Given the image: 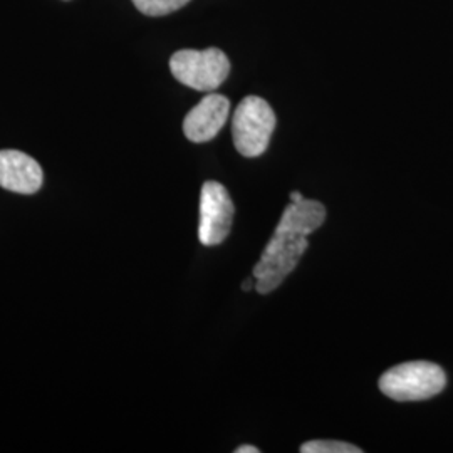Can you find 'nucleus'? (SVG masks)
I'll return each instance as SVG.
<instances>
[{"instance_id": "nucleus-1", "label": "nucleus", "mask_w": 453, "mask_h": 453, "mask_svg": "<svg viewBox=\"0 0 453 453\" xmlns=\"http://www.w3.org/2000/svg\"><path fill=\"white\" fill-rule=\"evenodd\" d=\"M326 209L318 200L291 202L275 226L274 237L264 249L254 267L256 289L260 294L275 291L297 267L308 249V237L323 226Z\"/></svg>"}, {"instance_id": "nucleus-2", "label": "nucleus", "mask_w": 453, "mask_h": 453, "mask_svg": "<svg viewBox=\"0 0 453 453\" xmlns=\"http://www.w3.org/2000/svg\"><path fill=\"white\" fill-rule=\"evenodd\" d=\"M447 385L445 372L434 363L413 361L391 368L380 378V389L395 402H421Z\"/></svg>"}, {"instance_id": "nucleus-3", "label": "nucleus", "mask_w": 453, "mask_h": 453, "mask_svg": "<svg viewBox=\"0 0 453 453\" xmlns=\"http://www.w3.org/2000/svg\"><path fill=\"white\" fill-rule=\"evenodd\" d=\"M274 128L271 104L262 97H243L232 118L234 145L247 158L260 157L267 150Z\"/></svg>"}, {"instance_id": "nucleus-4", "label": "nucleus", "mask_w": 453, "mask_h": 453, "mask_svg": "<svg viewBox=\"0 0 453 453\" xmlns=\"http://www.w3.org/2000/svg\"><path fill=\"white\" fill-rule=\"evenodd\" d=\"M170 71L181 84L211 93L226 81L230 63L220 49H183L172 56Z\"/></svg>"}, {"instance_id": "nucleus-5", "label": "nucleus", "mask_w": 453, "mask_h": 453, "mask_svg": "<svg viewBox=\"0 0 453 453\" xmlns=\"http://www.w3.org/2000/svg\"><path fill=\"white\" fill-rule=\"evenodd\" d=\"M234 203L226 187L219 181H205L200 194L198 239L207 247L224 242L232 228Z\"/></svg>"}, {"instance_id": "nucleus-6", "label": "nucleus", "mask_w": 453, "mask_h": 453, "mask_svg": "<svg viewBox=\"0 0 453 453\" xmlns=\"http://www.w3.org/2000/svg\"><path fill=\"white\" fill-rule=\"evenodd\" d=\"M44 181L41 165L19 150H0V187L14 194L33 195Z\"/></svg>"}, {"instance_id": "nucleus-7", "label": "nucleus", "mask_w": 453, "mask_h": 453, "mask_svg": "<svg viewBox=\"0 0 453 453\" xmlns=\"http://www.w3.org/2000/svg\"><path fill=\"white\" fill-rule=\"evenodd\" d=\"M228 113L230 103L226 96L209 95L185 116L183 133L194 143L211 142L224 128Z\"/></svg>"}, {"instance_id": "nucleus-8", "label": "nucleus", "mask_w": 453, "mask_h": 453, "mask_svg": "<svg viewBox=\"0 0 453 453\" xmlns=\"http://www.w3.org/2000/svg\"><path fill=\"white\" fill-rule=\"evenodd\" d=\"M190 0H133L134 7L145 16H168L181 7H185Z\"/></svg>"}, {"instance_id": "nucleus-9", "label": "nucleus", "mask_w": 453, "mask_h": 453, "mask_svg": "<svg viewBox=\"0 0 453 453\" xmlns=\"http://www.w3.org/2000/svg\"><path fill=\"white\" fill-rule=\"evenodd\" d=\"M303 453H361L363 450L357 449L351 443L346 441H336V440H312L301 447Z\"/></svg>"}, {"instance_id": "nucleus-10", "label": "nucleus", "mask_w": 453, "mask_h": 453, "mask_svg": "<svg viewBox=\"0 0 453 453\" xmlns=\"http://www.w3.org/2000/svg\"><path fill=\"white\" fill-rule=\"evenodd\" d=\"M260 450L257 447H252V445H242L239 449H235V453H259Z\"/></svg>"}, {"instance_id": "nucleus-11", "label": "nucleus", "mask_w": 453, "mask_h": 453, "mask_svg": "<svg viewBox=\"0 0 453 453\" xmlns=\"http://www.w3.org/2000/svg\"><path fill=\"white\" fill-rule=\"evenodd\" d=\"M252 279H254V275H252V277H250V279H247V280H245V282H243V284H242L243 291H250V289H252V286H254V280H252Z\"/></svg>"}, {"instance_id": "nucleus-12", "label": "nucleus", "mask_w": 453, "mask_h": 453, "mask_svg": "<svg viewBox=\"0 0 453 453\" xmlns=\"http://www.w3.org/2000/svg\"><path fill=\"white\" fill-rule=\"evenodd\" d=\"M301 200H304L303 195L299 194V192H292L291 202H301Z\"/></svg>"}]
</instances>
